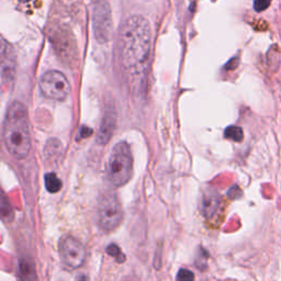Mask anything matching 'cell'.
Here are the masks:
<instances>
[{"instance_id": "1", "label": "cell", "mask_w": 281, "mask_h": 281, "mask_svg": "<svg viewBox=\"0 0 281 281\" xmlns=\"http://www.w3.org/2000/svg\"><path fill=\"white\" fill-rule=\"evenodd\" d=\"M152 51V31L142 15H132L123 22L118 38V54L123 75L134 95L144 96Z\"/></svg>"}, {"instance_id": "2", "label": "cell", "mask_w": 281, "mask_h": 281, "mask_svg": "<svg viewBox=\"0 0 281 281\" xmlns=\"http://www.w3.org/2000/svg\"><path fill=\"white\" fill-rule=\"evenodd\" d=\"M2 137L8 152L14 158L28 157L32 145L28 109L22 102L14 101L8 107L3 121Z\"/></svg>"}, {"instance_id": "3", "label": "cell", "mask_w": 281, "mask_h": 281, "mask_svg": "<svg viewBox=\"0 0 281 281\" xmlns=\"http://www.w3.org/2000/svg\"><path fill=\"white\" fill-rule=\"evenodd\" d=\"M107 174L114 187H122L129 183L133 175V156L126 142H120L113 147L108 160Z\"/></svg>"}, {"instance_id": "4", "label": "cell", "mask_w": 281, "mask_h": 281, "mask_svg": "<svg viewBox=\"0 0 281 281\" xmlns=\"http://www.w3.org/2000/svg\"><path fill=\"white\" fill-rule=\"evenodd\" d=\"M97 215L99 225L106 232L117 228L123 218V210L116 192H107L98 202Z\"/></svg>"}, {"instance_id": "5", "label": "cell", "mask_w": 281, "mask_h": 281, "mask_svg": "<svg viewBox=\"0 0 281 281\" xmlns=\"http://www.w3.org/2000/svg\"><path fill=\"white\" fill-rule=\"evenodd\" d=\"M39 85L42 95L51 100L64 101L70 92V85L66 76L57 70L45 72Z\"/></svg>"}, {"instance_id": "6", "label": "cell", "mask_w": 281, "mask_h": 281, "mask_svg": "<svg viewBox=\"0 0 281 281\" xmlns=\"http://www.w3.org/2000/svg\"><path fill=\"white\" fill-rule=\"evenodd\" d=\"M59 249L62 263L65 267L74 270L84 265L87 257L86 248L82 243L74 236L67 235L62 238Z\"/></svg>"}, {"instance_id": "7", "label": "cell", "mask_w": 281, "mask_h": 281, "mask_svg": "<svg viewBox=\"0 0 281 281\" xmlns=\"http://www.w3.org/2000/svg\"><path fill=\"white\" fill-rule=\"evenodd\" d=\"M93 31L100 43L108 42L112 33V18L107 0H96L92 10Z\"/></svg>"}, {"instance_id": "8", "label": "cell", "mask_w": 281, "mask_h": 281, "mask_svg": "<svg viewBox=\"0 0 281 281\" xmlns=\"http://www.w3.org/2000/svg\"><path fill=\"white\" fill-rule=\"evenodd\" d=\"M221 195L214 188H207L201 197V213L206 218H212L221 206Z\"/></svg>"}, {"instance_id": "9", "label": "cell", "mask_w": 281, "mask_h": 281, "mask_svg": "<svg viewBox=\"0 0 281 281\" xmlns=\"http://www.w3.org/2000/svg\"><path fill=\"white\" fill-rule=\"evenodd\" d=\"M114 128H116V112H114L113 109H109V110L106 111L100 129H99L97 143L99 145L108 144L109 140L112 138Z\"/></svg>"}, {"instance_id": "10", "label": "cell", "mask_w": 281, "mask_h": 281, "mask_svg": "<svg viewBox=\"0 0 281 281\" xmlns=\"http://www.w3.org/2000/svg\"><path fill=\"white\" fill-rule=\"evenodd\" d=\"M13 52L11 51V48L6 43L3 42L2 44V50H1V75H2V80H12L13 75H14V60L12 56Z\"/></svg>"}, {"instance_id": "11", "label": "cell", "mask_w": 281, "mask_h": 281, "mask_svg": "<svg viewBox=\"0 0 281 281\" xmlns=\"http://www.w3.org/2000/svg\"><path fill=\"white\" fill-rule=\"evenodd\" d=\"M19 275L22 281H39L35 264L30 257H23L20 259Z\"/></svg>"}, {"instance_id": "12", "label": "cell", "mask_w": 281, "mask_h": 281, "mask_svg": "<svg viewBox=\"0 0 281 281\" xmlns=\"http://www.w3.org/2000/svg\"><path fill=\"white\" fill-rule=\"evenodd\" d=\"M281 62V53L280 49L277 44H273L267 53V63L269 70L272 71H277L279 70Z\"/></svg>"}, {"instance_id": "13", "label": "cell", "mask_w": 281, "mask_h": 281, "mask_svg": "<svg viewBox=\"0 0 281 281\" xmlns=\"http://www.w3.org/2000/svg\"><path fill=\"white\" fill-rule=\"evenodd\" d=\"M45 187L51 194H56L62 189L63 183L54 173H49L45 175Z\"/></svg>"}, {"instance_id": "14", "label": "cell", "mask_w": 281, "mask_h": 281, "mask_svg": "<svg viewBox=\"0 0 281 281\" xmlns=\"http://www.w3.org/2000/svg\"><path fill=\"white\" fill-rule=\"evenodd\" d=\"M224 137L228 140H234V142H242L244 139V132L242 128L236 126H231L225 129Z\"/></svg>"}, {"instance_id": "15", "label": "cell", "mask_w": 281, "mask_h": 281, "mask_svg": "<svg viewBox=\"0 0 281 281\" xmlns=\"http://www.w3.org/2000/svg\"><path fill=\"white\" fill-rule=\"evenodd\" d=\"M0 209H1V215L2 220L6 222H10L13 218V211L12 208L10 206L9 201L6 199V197L2 196L1 204H0Z\"/></svg>"}, {"instance_id": "16", "label": "cell", "mask_w": 281, "mask_h": 281, "mask_svg": "<svg viewBox=\"0 0 281 281\" xmlns=\"http://www.w3.org/2000/svg\"><path fill=\"white\" fill-rule=\"evenodd\" d=\"M109 256H111L113 257L114 259L117 260L118 263H124L126 262V255H124L122 252H121V249H120V247L118 245H116V244H110L107 247V251Z\"/></svg>"}, {"instance_id": "17", "label": "cell", "mask_w": 281, "mask_h": 281, "mask_svg": "<svg viewBox=\"0 0 281 281\" xmlns=\"http://www.w3.org/2000/svg\"><path fill=\"white\" fill-rule=\"evenodd\" d=\"M177 280L178 281H195V275L189 269L183 268L178 272L177 275Z\"/></svg>"}, {"instance_id": "18", "label": "cell", "mask_w": 281, "mask_h": 281, "mask_svg": "<svg viewBox=\"0 0 281 281\" xmlns=\"http://www.w3.org/2000/svg\"><path fill=\"white\" fill-rule=\"evenodd\" d=\"M273 0H255L254 1V9L256 12H263L268 9Z\"/></svg>"}, {"instance_id": "19", "label": "cell", "mask_w": 281, "mask_h": 281, "mask_svg": "<svg viewBox=\"0 0 281 281\" xmlns=\"http://www.w3.org/2000/svg\"><path fill=\"white\" fill-rule=\"evenodd\" d=\"M93 133L92 130L90 128H87V127H82L80 129V132H79V135H80V138L82 139H85L87 137H90V135Z\"/></svg>"}]
</instances>
